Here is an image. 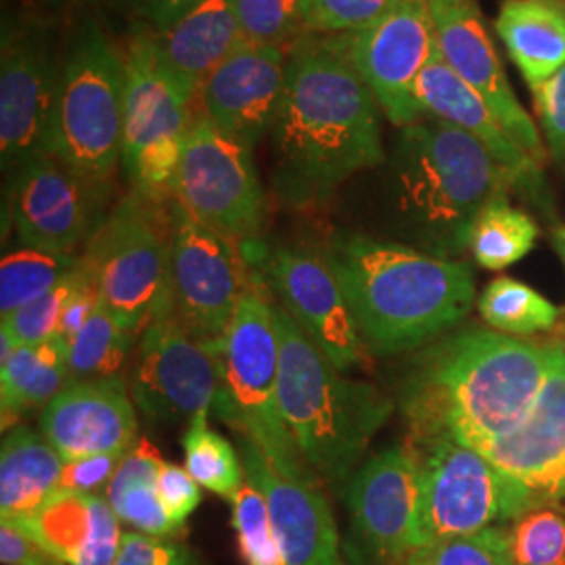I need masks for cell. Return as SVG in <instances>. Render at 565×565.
<instances>
[{
	"label": "cell",
	"instance_id": "6da1fadb",
	"mask_svg": "<svg viewBox=\"0 0 565 565\" xmlns=\"http://www.w3.org/2000/svg\"><path fill=\"white\" fill-rule=\"evenodd\" d=\"M268 141L270 189L291 210L327 205L343 182L384 166L380 105L338 34L294 44Z\"/></svg>",
	"mask_w": 565,
	"mask_h": 565
},
{
	"label": "cell",
	"instance_id": "7a4b0ae2",
	"mask_svg": "<svg viewBox=\"0 0 565 565\" xmlns=\"http://www.w3.org/2000/svg\"><path fill=\"white\" fill-rule=\"evenodd\" d=\"M551 364V348L469 329L422 350L401 387L408 443L452 440L484 452L527 415Z\"/></svg>",
	"mask_w": 565,
	"mask_h": 565
},
{
	"label": "cell",
	"instance_id": "3957f363",
	"mask_svg": "<svg viewBox=\"0 0 565 565\" xmlns=\"http://www.w3.org/2000/svg\"><path fill=\"white\" fill-rule=\"evenodd\" d=\"M384 163L390 242L440 258L459 260L486 202L520 189L482 142L436 118L401 128Z\"/></svg>",
	"mask_w": 565,
	"mask_h": 565
},
{
	"label": "cell",
	"instance_id": "277c9868",
	"mask_svg": "<svg viewBox=\"0 0 565 565\" xmlns=\"http://www.w3.org/2000/svg\"><path fill=\"white\" fill-rule=\"evenodd\" d=\"M324 249L369 354L424 348L461 323L476 302L463 260L369 235H340Z\"/></svg>",
	"mask_w": 565,
	"mask_h": 565
},
{
	"label": "cell",
	"instance_id": "5b68a950",
	"mask_svg": "<svg viewBox=\"0 0 565 565\" xmlns=\"http://www.w3.org/2000/svg\"><path fill=\"white\" fill-rule=\"evenodd\" d=\"M281 338L279 406L303 463L333 488H345L394 403L377 385L345 377L275 302Z\"/></svg>",
	"mask_w": 565,
	"mask_h": 565
},
{
	"label": "cell",
	"instance_id": "8992f818",
	"mask_svg": "<svg viewBox=\"0 0 565 565\" xmlns=\"http://www.w3.org/2000/svg\"><path fill=\"white\" fill-rule=\"evenodd\" d=\"M214 356L221 369L216 415L224 424L233 425L242 438L258 446L281 473L315 476L303 463L298 445L282 419L279 406L281 338L273 291L260 273L237 306Z\"/></svg>",
	"mask_w": 565,
	"mask_h": 565
},
{
	"label": "cell",
	"instance_id": "52a82bcc",
	"mask_svg": "<svg viewBox=\"0 0 565 565\" xmlns=\"http://www.w3.org/2000/svg\"><path fill=\"white\" fill-rule=\"evenodd\" d=\"M124 93V55L95 21H86L63 60L51 156L111 186L121 162Z\"/></svg>",
	"mask_w": 565,
	"mask_h": 565
},
{
	"label": "cell",
	"instance_id": "ba28073f",
	"mask_svg": "<svg viewBox=\"0 0 565 565\" xmlns=\"http://www.w3.org/2000/svg\"><path fill=\"white\" fill-rule=\"evenodd\" d=\"M124 67L121 166L132 191L153 202L170 203L193 124V102L166 70L145 25L128 42Z\"/></svg>",
	"mask_w": 565,
	"mask_h": 565
},
{
	"label": "cell",
	"instance_id": "9c48e42d",
	"mask_svg": "<svg viewBox=\"0 0 565 565\" xmlns=\"http://www.w3.org/2000/svg\"><path fill=\"white\" fill-rule=\"evenodd\" d=\"M102 302L126 329H142L170 291V203L130 191L82 252Z\"/></svg>",
	"mask_w": 565,
	"mask_h": 565
},
{
	"label": "cell",
	"instance_id": "30bf717a",
	"mask_svg": "<svg viewBox=\"0 0 565 565\" xmlns=\"http://www.w3.org/2000/svg\"><path fill=\"white\" fill-rule=\"evenodd\" d=\"M258 277L243 243L170 202V302L186 331L218 350L233 315Z\"/></svg>",
	"mask_w": 565,
	"mask_h": 565
},
{
	"label": "cell",
	"instance_id": "8fae6325",
	"mask_svg": "<svg viewBox=\"0 0 565 565\" xmlns=\"http://www.w3.org/2000/svg\"><path fill=\"white\" fill-rule=\"evenodd\" d=\"M422 465L419 546L471 536L534 509L482 452L452 443H408Z\"/></svg>",
	"mask_w": 565,
	"mask_h": 565
},
{
	"label": "cell",
	"instance_id": "7c38bea8",
	"mask_svg": "<svg viewBox=\"0 0 565 565\" xmlns=\"http://www.w3.org/2000/svg\"><path fill=\"white\" fill-rule=\"evenodd\" d=\"M174 200L226 237L258 243L266 195L254 147L237 141L203 116H193L174 182Z\"/></svg>",
	"mask_w": 565,
	"mask_h": 565
},
{
	"label": "cell",
	"instance_id": "4fadbf2b",
	"mask_svg": "<svg viewBox=\"0 0 565 565\" xmlns=\"http://www.w3.org/2000/svg\"><path fill=\"white\" fill-rule=\"evenodd\" d=\"M130 394L142 415L158 424L191 422L218 401V361L181 323L170 291L142 329Z\"/></svg>",
	"mask_w": 565,
	"mask_h": 565
},
{
	"label": "cell",
	"instance_id": "5bb4252c",
	"mask_svg": "<svg viewBox=\"0 0 565 565\" xmlns=\"http://www.w3.org/2000/svg\"><path fill=\"white\" fill-rule=\"evenodd\" d=\"M247 254L282 308L317 343L340 371L366 363L369 350L354 323L342 282L327 249L306 245H273L260 254L258 243H247Z\"/></svg>",
	"mask_w": 565,
	"mask_h": 565
},
{
	"label": "cell",
	"instance_id": "9a60e30c",
	"mask_svg": "<svg viewBox=\"0 0 565 565\" xmlns=\"http://www.w3.org/2000/svg\"><path fill=\"white\" fill-rule=\"evenodd\" d=\"M63 61L49 34L30 23L2 30L0 51V160L4 172L51 156Z\"/></svg>",
	"mask_w": 565,
	"mask_h": 565
},
{
	"label": "cell",
	"instance_id": "2e32d148",
	"mask_svg": "<svg viewBox=\"0 0 565 565\" xmlns=\"http://www.w3.org/2000/svg\"><path fill=\"white\" fill-rule=\"evenodd\" d=\"M338 36L387 120L404 128L427 118L415 86L438 49L429 0H401L375 23Z\"/></svg>",
	"mask_w": 565,
	"mask_h": 565
},
{
	"label": "cell",
	"instance_id": "e0dca14e",
	"mask_svg": "<svg viewBox=\"0 0 565 565\" xmlns=\"http://www.w3.org/2000/svg\"><path fill=\"white\" fill-rule=\"evenodd\" d=\"M109 195L111 186L84 179L53 156H41L13 172L11 221L21 245L76 254L109 216Z\"/></svg>",
	"mask_w": 565,
	"mask_h": 565
},
{
	"label": "cell",
	"instance_id": "ac0fdd59",
	"mask_svg": "<svg viewBox=\"0 0 565 565\" xmlns=\"http://www.w3.org/2000/svg\"><path fill=\"white\" fill-rule=\"evenodd\" d=\"M359 545L387 565L419 546L422 465L413 446H390L366 459L345 486Z\"/></svg>",
	"mask_w": 565,
	"mask_h": 565
},
{
	"label": "cell",
	"instance_id": "d6986e66",
	"mask_svg": "<svg viewBox=\"0 0 565 565\" xmlns=\"http://www.w3.org/2000/svg\"><path fill=\"white\" fill-rule=\"evenodd\" d=\"M429 7L443 60L488 103L507 135L545 166L548 149L543 135L509 84L478 0H429Z\"/></svg>",
	"mask_w": 565,
	"mask_h": 565
},
{
	"label": "cell",
	"instance_id": "ffe728a7",
	"mask_svg": "<svg viewBox=\"0 0 565 565\" xmlns=\"http://www.w3.org/2000/svg\"><path fill=\"white\" fill-rule=\"evenodd\" d=\"M287 60L282 46L243 41L198 90V116L256 147L270 135L281 107Z\"/></svg>",
	"mask_w": 565,
	"mask_h": 565
},
{
	"label": "cell",
	"instance_id": "44dd1931",
	"mask_svg": "<svg viewBox=\"0 0 565 565\" xmlns=\"http://www.w3.org/2000/svg\"><path fill=\"white\" fill-rule=\"evenodd\" d=\"M486 459L527 494L532 507L565 499V354L551 348L539 398L524 419L486 448Z\"/></svg>",
	"mask_w": 565,
	"mask_h": 565
},
{
	"label": "cell",
	"instance_id": "7402d4cb",
	"mask_svg": "<svg viewBox=\"0 0 565 565\" xmlns=\"http://www.w3.org/2000/svg\"><path fill=\"white\" fill-rule=\"evenodd\" d=\"M245 480L256 486L268 513L285 565H345L340 532L319 478L275 469L252 440L242 438Z\"/></svg>",
	"mask_w": 565,
	"mask_h": 565
},
{
	"label": "cell",
	"instance_id": "603a6c76",
	"mask_svg": "<svg viewBox=\"0 0 565 565\" xmlns=\"http://www.w3.org/2000/svg\"><path fill=\"white\" fill-rule=\"evenodd\" d=\"M137 431V404L121 377L70 382L41 413V434L65 463L128 452Z\"/></svg>",
	"mask_w": 565,
	"mask_h": 565
},
{
	"label": "cell",
	"instance_id": "cb8c5ba5",
	"mask_svg": "<svg viewBox=\"0 0 565 565\" xmlns=\"http://www.w3.org/2000/svg\"><path fill=\"white\" fill-rule=\"evenodd\" d=\"M415 97L427 118L446 121L482 142L530 198L543 191V166L507 135L488 103L450 70L438 49L417 81Z\"/></svg>",
	"mask_w": 565,
	"mask_h": 565
},
{
	"label": "cell",
	"instance_id": "d4e9b609",
	"mask_svg": "<svg viewBox=\"0 0 565 565\" xmlns=\"http://www.w3.org/2000/svg\"><path fill=\"white\" fill-rule=\"evenodd\" d=\"M67 565H114L120 520L109 501L90 492L60 490L28 520L15 522Z\"/></svg>",
	"mask_w": 565,
	"mask_h": 565
},
{
	"label": "cell",
	"instance_id": "484cf974",
	"mask_svg": "<svg viewBox=\"0 0 565 565\" xmlns=\"http://www.w3.org/2000/svg\"><path fill=\"white\" fill-rule=\"evenodd\" d=\"M149 34L166 70L191 102L207 76L243 42L235 0H203L166 30H149Z\"/></svg>",
	"mask_w": 565,
	"mask_h": 565
},
{
	"label": "cell",
	"instance_id": "4316f807",
	"mask_svg": "<svg viewBox=\"0 0 565 565\" xmlns=\"http://www.w3.org/2000/svg\"><path fill=\"white\" fill-rule=\"evenodd\" d=\"M65 461L28 425L4 431L0 448V515L23 522L61 490Z\"/></svg>",
	"mask_w": 565,
	"mask_h": 565
},
{
	"label": "cell",
	"instance_id": "83f0119b",
	"mask_svg": "<svg viewBox=\"0 0 565 565\" xmlns=\"http://www.w3.org/2000/svg\"><path fill=\"white\" fill-rule=\"evenodd\" d=\"M494 30L530 88L565 65V9L557 0H505Z\"/></svg>",
	"mask_w": 565,
	"mask_h": 565
},
{
	"label": "cell",
	"instance_id": "f1b7e54d",
	"mask_svg": "<svg viewBox=\"0 0 565 565\" xmlns=\"http://www.w3.org/2000/svg\"><path fill=\"white\" fill-rule=\"evenodd\" d=\"M70 384V342L57 335L41 343L18 345L0 361L2 429L44 408Z\"/></svg>",
	"mask_w": 565,
	"mask_h": 565
},
{
	"label": "cell",
	"instance_id": "f546056e",
	"mask_svg": "<svg viewBox=\"0 0 565 565\" xmlns=\"http://www.w3.org/2000/svg\"><path fill=\"white\" fill-rule=\"evenodd\" d=\"M163 459L149 440L139 438L121 459L116 476L105 488V499L121 524L149 536H172L181 525L172 520L158 492V473Z\"/></svg>",
	"mask_w": 565,
	"mask_h": 565
},
{
	"label": "cell",
	"instance_id": "4dcf8cb0",
	"mask_svg": "<svg viewBox=\"0 0 565 565\" xmlns=\"http://www.w3.org/2000/svg\"><path fill=\"white\" fill-rule=\"evenodd\" d=\"M539 239V224L524 210L509 202L507 193H497L480 210L469 252L486 270H505L525 258Z\"/></svg>",
	"mask_w": 565,
	"mask_h": 565
},
{
	"label": "cell",
	"instance_id": "1f68e13d",
	"mask_svg": "<svg viewBox=\"0 0 565 565\" xmlns=\"http://www.w3.org/2000/svg\"><path fill=\"white\" fill-rule=\"evenodd\" d=\"M82 263V254H55L21 245L4 254L0 264V315H13L36 302Z\"/></svg>",
	"mask_w": 565,
	"mask_h": 565
},
{
	"label": "cell",
	"instance_id": "d6a6232c",
	"mask_svg": "<svg viewBox=\"0 0 565 565\" xmlns=\"http://www.w3.org/2000/svg\"><path fill=\"white\" fill-rule=\"evenodd\" d=\"M137 338L99 303L88 323L70 342V382L121 377L120 371Z\"/></svg>",
	"mask_w": 565,
	"mask_h": 565
},
{
	"label": "cell",
	"instance_id": "836d02e7",
	"mask_svg": "<svg viewBox=\"0 0 565 565\" xmlns=\"http://www.w3.org/2000/svg\"><path fill=\"white\" fill-rule=\"evenodd\" d=\"M478 308L486 323L505 335H534L555 327L562 317V310L545 296L509 277L488 282Z\"/></svg>",
	"mask_w": 565,
	"mask_h": 565
},
{
	"label": "cell",
	"instance_id": "e575fe53",
	"mask_svg": "<svg viewBox=\"0 0 565 565\" xmlns=\"http://www.w3.org/2000/svg\"><path fill=\"white\" fill-rule=\"evenodd\" d=\"M210 413H200L184 431V467L198 484L233 501L245 484V469L237 450L207 425Z\"/></svg>",
	"mask_w": 565,
	"mask_h": 565
},
{
	"label": "cell",
	"instance_id": "d590c367",
	"mask_svg": "<svg viewBox=\"0 0 565 565\" xmlns=\"http://www.w3.org/2000/svg\"><path fill=\"white\" fill-rule=\"evenodd\" d=\"M396 565H513L509 534L488 527L471 536L417 546Z\"/></svg>",
	"mask_w": 565,
	"mask_h": 565
},
{
	"label": "cell",
	"instance_id": "8d00e7d4",
	"mask_svg": "<svg viewBox=\"0 0 565 565\" xmlns=\"http://www.w3.org/2000/svg\"><path fill=\"white\" fill-rule=\"evenodd\" d=\"M88 277H90V268L82 258L81 266L72 275H67L57 287H53L36 302L28 303L20 310H15L13 315L4 317L0 329H7L20 345L41 343L53 338L57 333L65 306L78 294V289Z\"/></svg>",
	"mask_w": 565,
	"mask_h": 565
},
{
	"label": "cell",
	"instance_id": "74e56055",
	"mask_svg": "<svg viewBox=\"0 0 565 565\" xmlns=\"http://www.w3.org/2000/svg\"><path fill=\"white\" fill-rule=\"evenodd\" d=\"M513 565H565V518L548 507H534L518 518L509 534Z\"/></svg>",
	"mask_w": 565,
	"mask_h": 565
},
{
	"label": "cell",
	"instance_id": "f35d334b",
	"mask_svg": "<svg viewBox=\"0 0 565 565\" xmlns=\"http://www.w3.org/2000/svg\"><path fill=\"white\" fill-rule=\"evenodd\" d=\"M231 505L245 565H285L263 492L245 480Z\"/></svg>",
	"mask_w": 565,
	"mask_h": 565
},
{
	"label": "cell",
	"instance_id": "ab89813d",
	"mask_svg": "<svg viewBox=\"0 0 565 565\" xmlns=\"http://www.w3.org/2000/svg\"><path fill=\"white\" fill-rule=\"evenodd\" d=\"M401 0H303L302 36L352 34L375 23Z\"/></svg>",
	"mask_w": 565,
	"mask_h": 565
},
{
	"label": "cell",
	"instance_id": "60d3db41",
	"mask_svg": "<svg viewBox=\"0 0 565 565\" xmlns=\"http://www.w3.org/2000/svg\"><path fill=\"white\" fill-rule=\"evenodd\" d=\"M303 0H235L243 41L275 44L302 34Z\"/></svg>",
	"mask_w": 565,
	"mask_h": 565
},
{
	"label": "cell",
	"instance_id": "b9f144b4",
	"mask_svg": "<svg viewBox=\"0 0 565 565\" xmlns=\"http://www.w3.org/2000/svg\"><path fill=\"white\" fill-rule=\"evenodd\" d=\"M532 95L548 153L565 163V65L548 81L534 86Z\"/></svg>",
	"mask_w": 565,
	"mask_h": 565
},
{
	"label": "cell",
	"instance_id": "7bdbcfd3",
	"mask_svg": "<svg viewBox=\"0 0 565 565\" xmlns=\"http://www.w3.org/2000/svg\"><path fill=\"white\" fill-rule=\"evenodd\" d=\"M114 565H198V559L182 543L166 536L126 532Z\"/></svg>",
	"mask_w": 565,
	"mask_h": 565
},
{
	"label": "cell",
	"instance_id": "ee69618b",
	"mask_svg": "<svg viewBox=\"0 0 565 565\" xmlns=\"http://www.w3.org/2000/svg\"><path fill=\"white\" fill-rule=\"evenodd\" d=\"M158 492L163 507L177 524L184 525L189 515L202 503V486L181 465L166 463L158 473Z\"/></svg>",
	"mask_w": 565,
	"mask_h": 565
},
{
	"label": "cell",
	"instance_id": "f6af8a7d",
	"mask_svg": "<svg viewBox=\"0 0 565 565\" xmlns=\"http://www.w3.org/2000/svg\"><path fill=\"white\" fill-rule=\"evenodd\" d=\"M124 457H126V452H109V455L67 461L63 467L61 490L97 494V490L109 486Z\"/></svg>",
	"mask_w": 565,
	"mask_h": 565
},
{
	"label": "cell",
	"instance_id": "bcb514c9",
	"mask_svg": "<svg viewBox=\"0 0 565 565\" xmlns=\"http://www.w3.org/2000/svg\"><path fill=\"white\" fill-rule=\"evenodd\" d=\"M0 559L2 565H67L28 530L9 520L0 524Z\"/></svg>",
	"mask_w": 565,
	"mask_h": 565
},
{
	"label": "cell",
	"instance_id": "7dc6e473",
	"mask_svg": "<svg viewBox=\"0 0 565 565\" xmlns=\"http://www.w3.org/2000/svg\"><path fill=\"white\" fill-rule=\"evenodd\" d=\"M149 30H166L203 0H128Z\"/></svg>",
	"mask_w": 565,
	"mask_h": 565
},
{
	"label": "cell",
	"instance_id": "c3c4849f",
	"mask_svg": "<svg viewBox=\"0 0 565 565\" xmlns=\"http://www.w3.org/2000/svg\"><path fill=\"white\" fill-rule=\"evenodd\" d=\"M553 242H555V247H557V252L562 254V258H564L565 263V224L564 226H557V228H555Z\"/></svg>",
	"mask_w": 565,
	"mask_h": 565
}]
</instances>
